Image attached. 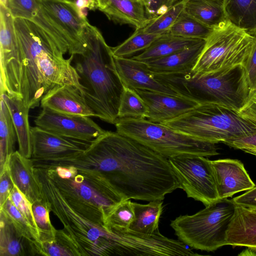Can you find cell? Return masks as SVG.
<instances>
[{
    "label": "cell",
    "instance_id": "cell-1",
    "mask_svg": "<svg viewBox=\"0 0 256 256\" xmlns=\"http://www.w3.org/2000/svg\"><path fill=\"white\" fill-rule=\"evenodd\" d=\"M43 164L96 171L124 200H163L180 188L167 158L117 132L106 131L78 156Z\"/></svg>",
    "mask_w": 256,
    "mask_h": 256
},
{
    "label": "cell",
    "instance_id": "cell-2",
    "mask_svg": "<svg viewBox=\"0 0 256 256\" xmlns=\"http://www.w3.org/2000/svg\"><path fill=\"white\" fill-rule=\"evenodd\" d=\"M22 72L20 96L24 104L34 108L53 88L70 84L80 92L82 86L72 62L74 55L65 59L44 34L29 20L14 18Z\"/></svg>",
    "mask_w": 256,
    "mask_h": 256
},
{
    "label": "cell",
    "instance_id": "cell-3",
    "mask_svg": "<svg viewBox=\"0 0 256 256\" xmlns=\"http://www.w3.org/2000/svg\"><path fill=\"white\" fill-rule=\"evenodd\" d=\"M84 38V52L74 56V67L82 86L80 94L96 117L114 124L124 86L118 74L112 47L100 30L89 22Z\"/></svg>",
    "mask_w": 256,
    "mask_h": 256
},
{
    "label": "cell",
    "instance_id": "cell-4",
    "mask_svg": "<svg viewBox=\"0 0 256 256\" xmlns=\"http://www.w3.org/2000/svg\"><path fill=\"white\" fill-rule=\"evenodd\" d=\"M158 82L178 96L199 104L222 105L238 112L251 91L246 70L240 65L210 73H153Z\"/></svg>",
    "mask_w": 256,
    "mask_h": 256
},
{
    "label": "cell",
    "instance_id": "cell-5",
    "mask_svg": "<svg viewBox=\"0 0 256 256\" xmlns=\"http://www.w3.org/2000/svg\"><path fill=\"white\" fill-rule=\"evenodd\" d=\"M34 172L42 200L64 226L56 232L68 242L74 256L113 255L112 231L74 209L43 169L34 168Z\"/></svg>",
    "mask_w": 256,
    "mask_h": 256
},
{
    "label": "cell",
    "instance_id": "cell-6",
    "mask_svg": "<svg viewBox=\"0 0 256 256\" xmlns=\"http://www.w3.org/2000/svg\"><path fill=\"white\" fill-rule=\"evenodd\" d=\"M70 166V174L65 178L59 176L54 168H41L74 209L91 222L106 227V218L124 199L98 172Z\"/></svg>",
    "mask_w": 256,
    "mask_h": 256
},
{
    "label": "cell",
    "instance_id": "cell-7",
    "mask_svg": "<svg viewBox=\"0 0 256 256\" xmlns=\"http://www.w3.org/2000/svg\"><path fill=\"white\" fill-rule=\"evenodd\" d=\"M116 132L168 158L218 154L216 144L206 142L146 118H118Z\"/></svg>",
    "mask_w": 256,
    "mask_h": 256
},
{
    "label": "cell",
    "instance_id": "cell-8",
    "mask_svg": "<svg viewBox=\"0 0 256 256\" xmlns=\"http://www.w3.org/2000/svg\"><path fill=\"white\" fill-rule=\"evenodd\" d=\"M160 124L197 138L218 143L256 131V123L234 110L212 103L198 104L187 112Z\"/></svg>",
    "mask_w": 256,
    "mask_h": 256
},
{
    "label": "cell",
    "instance_id": "cell-9",
    "mask_svg": "<svg viewBox=\"0 0 256 256\" xmlns=\"http://www.w3.org/2000/svg\"><path fill=\"white\" fill-rule=\"evenodd\" d=\"M236 206L232 199H218L194 214L176 218L170 226L178 240L187 246L214 251L227 245L226 232Z\"/></svg>",
    "mask_w": 256,
    "mask_h": 256
},
{
    "label": "cell",
    "instance_id": "cell-10",
    "mask_svg": "<svg viewBox=\"0 0 256 256\" xmlns=\"http://www.w3.org/2000/svg\"><path fill=\"white\" fill-rule=\"evenodd\" d=\"M256 36L228 22L214 29L192 71L204 74L245 65L256 44Z\"/></svg>",
    "mask_w": 256,
    "mask_h": 256
},
{
    "label": "cell",
    "instance_id": "cell-11",
    "mask_svg": "<svg viewBox=\"0 0 256 256\" xmlns=\"http://www.w3.org/2000/svg\"><path fill=\"white\" fill-rule=\"evenodd\" d=\"M169 163L188 198L208 206L219 198L211 160L202 156H180L168 158Z\"/></svg>",
    "mask_w": 256,
    "mask_h": 256
},
{
    "label": "cell",
    "instance_id": "cell-12",
    "mask_svg": "<svg viewBox=\"0 0 256 256\" xmlns=\"http://www.w3.org/2000/svg\"><path fill=\"white\" fill-rule=\"evenodd\" d=\"M14 22L8 8L0 3V94L20 98L22 64Z\"/></svg>",
    "mask_w": 256,
    "mask_h": 256
},
{
    "label": "cell",
    "instance_id": "cell-13",
    "mask_svg": "<svg viewBox=\"0 0 256 256\" xmlns=\"http://www.w3.org/2000/svg\"><path fill=\"white\" fill-rule=\"evenodd\" d=\"M44 8L66 38L70 47L69 54H82L86 43L84 30L88 22L72 0H40Z\"/></svg>",
    "mask_w": 256,
    "mask_h": 256
},
{
    "label": "cell",
    "instance_id": "cell-14",
    "mask_svg": "<svg viewBox=\"0 0 256 256\" xmlns=\"http://www.w3.org/2000/svg\"><path fill=\"white\" fill-rule=\"evenodd\" d=\"M34 124L60 136L89 142L106 131L89 116L64 114L45 108L36 118Z\"/></svg>",
    "mask_w": 256,
    "mask_h": 256
},
{
    "label": "cell",
    "instance_id": "cell-15",
    "mask_svg": "<svg viewBox=\"0 0 256 256\" xmlns=\"http://www.w3.org/2000/svg\"><path fill=\"white\" fill-rule=\"evenodd\" d=\"M32 155L34 160H60L78 156L90 142L62 136L35 126L31 128Z\"/></svg>",
    "mask_w": 256,
    "mask_h": 256
},
{
    "label": "cell",
    "instance_id": "cell-16",
    "mask_svg": "<svg viewBox=\"0 0 256 256\" xmlns=\"http://www.w3.org/2000/svg\"><path fill=\"white\" fill-rule=\"evenodd\" d=\"M211 164L220 199L228 198L235 194L255 186L240 161L220 159L211 160Z\"/></svg>",
    "mask_w": 256,
    "mask_h": 256
},
{
    "label": "cell",
    "instance_id": "cell-17",
    "mask_svg": "<svg viewBox=\"0 0 256 256\" xmlns=\"http://www.w3.org/2000/svg\"><path fill=\"white\" fill-rule=\"evenodd\" d=\"M136 90L148 106L146 118L152 122L161 123L176 118L199 104L179 96L146 90Z\"/></svg>",
    "mask_w": 256,
    "mask_h": 256
},
{
    "label": "cell",
    "instance_id": "cell-18",
    "mask_svg": "<svg viewBox=\"0 0 256 256\" xmlns=\"http://www.w3.org/2000/svg\"><path fill=\"white\" fill-rule=\"evenodd\" d=\"M118 74L124 86L135 90H146L178 96L156 80L144 62L128 58L114 57Z\"/></svg>",
    "mask_w": 256,
    "mask_h": 256
},
{
    "label": "cell",
    "instance_id": "cell-19",
    "mask_svg": "<svg viewBox=\"0 0 256 256\" xmlns=\"http://www.w3.org/2000/svg\"><path fill=\"white\" fill-rule=\"evenodd\" d=\"M42 108L69 115L95 116L80 90L70 84L56 86L42 98Z\"/></svg>",
    "mask_w": 256,
    "mask_h": 256
},
{
    "label": "cell",
    "instance_id": "cell-20",
    "mask_svg": "<svg viewBox=\"0 0 256 256\" xmlns=\"http://www.w3.org/2000/svg\"><path fill=\"white\" fill-rule=\"evenodd\" d=\"M42 255V245L24 236L0 210V256Z\"/></svg>",
    "mask_w": 256,
    "mask_h": 256
},
{
    "label": "cell",
    "instance_id": "cell-21",
    "mask_svg": "<svg viewBox=\"0 0 256 256\" xmlns=\"http://www.w3.org/2000/svg\"><path fill=\"white\" fill-rule=\"evenodd\" d=\"M8 164L14 184L29 201L33 204L42 200L41 190L32 158L22 156L17 150L10 155Z\"/></svg>",
    "mask_w": 256,
    "mask_h": 256
},
{
    "label": "cell",
    "instance_id": "cell-22",
    "mask_svg": "<svg viewBox=\"0 0 256 256\" xmlns=\"http://www.w3.org/2000/svg\"><path fill=\"white\" fill-rule=\"evenodd\" d=\"M226 240L227 245L256 249V210L236 205Z\"/></svg>",
    "mask_w": 256,
    "mask_h": 256
},
{
    "label": "cell",
    "instance_id": "cell-23",
    "mask_svg": "<svg viewBox=\"0 0 256 256\" xmlns=\"http://www.w3.org/2000/svg\"><path fill=\"white\" fill-rule=\"evenodd\" d=\"M98 10L108 18L120 24H128L136 29L144 28L150 22L144 5L136 0H106Z\"/></svg>",
    "mask_w": 256,
    "mask_h": 256
},
{
    "label": "cell",
    "instance_id": "cell-24",
    "mask_svg": "<svg viewBox=\"0 0 256 256\" xmlns=\"http://www.w3.org/2000/svg\"><path fill=\"white\" fill-rule=\"evenodd\" d=\"M206 40L168 56L145 62L154 74H170L191 71L204 47Z\"/></svg>",
    "mask_w": 256,
    "mask_h": 256
},
{
    "label": "cell",
    "instance_id": "cell-25",
    "mask_svg": "<svg viewBox=\"0 0 256 256\" xmlns=\"http://www.w3.org/2000/svg\"><path fill=\"white\" fill-rule=\"evenodd\" d=\"M0 98L6 104L12 120L18 144V152L24 156L31 158L32 143L31 127L28 122L30 108L20 97L0 94Z\"/></svg>",
    "mask_w": 256,
    "mask_h": 256
},
{
    "label": "cell",
    "instance_id": "cell-26",
    "mask_svg": "<svg viewBox=\"0 0 256 256\" xmlns=\"http://www.w3.org/2000/svg\"><path fill=\"white\" fill-rule=\"evenodd\" d=\"M202 40L185 38L166 32L160 34L141 54L132 58L142 62H149L189 48Z\"/></svg>",
    "mask_w": 256,
    "mask_h": 256
},
{
    "label": "cell",
    "instance_id": "cell-27",
    "mask_svg": "<svg viewBox=\"0 0 256 256\" xmlns=\"http://www.w3.org/2000/svg\"><path fill=\"white\" fill-rule=\"evenodd\" d=\"M223 8L229 23L256 36V0H224Z\"/></svg>",
    "mask_w": 256,
    "mask_h": 256
},
{
    "label": "cell",
    "instance_id": "cell-28",
    "mask_svg": "<svg viewBox=\"0 0 256 256\" xmlns=\"http://www.w3.org/2000/svg\"><path fill=\"white\" fill-rule=\"evenodd\" d=\"M162 200L150 201L147 204L132 202L134 218L128 230L136 232L152 235L158 230L160 218L162 212Z\"/></svg>",
    "mask_w": 256,
    "mask_h": 256
},
{
    "label": "cell",
    "instance_id": "cell-29",
    "mask_svg": "<svg viewBox=\"0 0 256 256\" xmlns=\"http://www.w3.org/2000/svg\"><path fill=\"white\" fill-rule=\"evenodd\" d=\"M184 10L204 25L214 29L228 22L223 6L206 0H186Z\"/></svg>",
    "mask_w": 256,
    "mask_h": 256
},
{
    "label": "cell",
    "instance_id": "cell-30",
    "mask_svg": "<svg viewBox=\"0 0 256 256\" xmlns=\"http://www.w3.org/2000/svg\"><path fill=\"white\" fill-rule=\"evenodd\" d=\"M0 172L8 166L10 155L15 151L17 136L10 110L4 102H0Z\"/></svg>",
    "mask_w": 256,
    "mask_h": 256
},
{
    "label": "cell",
    "instance_id": "cell-31",
    "mask_svg": "<svg viewBox=\"0 0 256 256\" xmlns=\"http://www.w3.org/2000/svg\"><path fill=\"white\" fill-rule=\"evenodd\" d=\"M214 30L198 21L184 10L167 32L185 38L206 40Z\"/></svg>",
    "mask_w": 256,
    "mask_h": 256
},
{
    "label": "cell",
    "instance_id": "cell-32",
    "mask_svg": "<svg viewBox=\"0 0 256 256\" xmlns=\"http://www.w3.org/2000/svg\"><path fill=\"white\" fill-rule=\"evenodd\" d=\"M160 35L148 33L142 28L136 29L134 32L123 42L112 48L113 56L116 58H128L137 52L144 51Z\"/></svg>",
    "mask_w": 256,
    "mask_h": 256
},
{
    "label": "cell",
    "instance_id": "cell-33",
    "mask_svg": "<svg viewBox=\"0 0 256 256\" xmlns=\"http://www.w3.org/2000/svg\"><path fill=\"white\" fill-rule=\"evenodd\" d=\"M148 113V106L137 92L124 86L118 118H146Z\"/></svg>",
    "mask_w": 256,
    "mask_h": 256
},
{
    "label": "cell",
    "instance_id": "cell-34",
    "mask_svg": "<svg viewBox=\"0 0 256 256\" xmlns=\"http://www.w3.org/2000/svg\"><path fill=\"white\" fill-rule=\"evenodd\" d=\"M186 0H180L164 14L150 20L142 28L148 33L161 34L167 32L184 10Z\"/></svg>",
    "mask_w": 256,
    "mask_h": 256
},
{
    "label": "cell",
    "instance_id": "cell-35",
    "mask_svg": "<svg viewBox=\"0 0 256 256\" xmlns=\"http://www.w3.org/2000/svg\"><path fill=\"white\" fill-rule=\"evenodd\" d=\"M32 209L41 243L56 238V230L50 218V212L43 200L32 204Z\"/></svg>",
    "mask_w": 256,
    "mask_h": 256
},
{
    "label": "cell",
    "instance_id": "cell-36",
    "mask_svg": "<svg viewBox=\"0 0 256 256\" xmlns=\"http://www.w3.org/2000/svg\"><path fill=\"white\" fill-rule=\"evenodd\" d=\"M134 218V212L130 200H123L116 205L108 216L105 226L108 229H128Z\"/></svg>",
    "mask_w": 256,
    "mask_h": 256
},
{
    "label": "cell",
    "instance_id": "cell-37",
    "mask_svg": "<svg viewBox=\"0 0 256 256\" xmlns=\"http://www.w3.org/2000/svg\"><path fill=\"white\" fill-rule=\"evenodd\" d=\"M0 210H3L7 214L16 228L24 236L42 244L38 233L19 212L10 198L5 202Z\"/></svg>",
    "mask_w": 256,
    "mask_h": 256
},
{
    "label": "cell",
    "instance_id": "cell-38",
    "mask_svg": "<svg viewBox=\"0 0 256 256\" xmlns=\"http://www.w3.org/2000/svg\"><path fill=\"white\" fill-rule=\"evenodd\" d=\"M40 4V0H6V6L14 18L29 20Z\"/></svg>",
    "mask_w": 256,
    "mask_h": 256
},
{
    "label": "cell",
    "instance_id": "cell-39",
    "mask_svg": "<svg viewBox=\"0 0 256 256\" xmlns=\"http://www.w3.org/2000/svg\"><path fill=\"white\" fill-rule=\"evenodd\" d=\"M9 198L19 212L26 218L31 226L38 233L33 214L32 204L15 185Z\"/></svg>",
    "mask_w": 256,
    "mask_h": 256
},
{
    "label": "cell",
    "instance_id": "cell-40",
    "mask_svg": "<svg viewBox=\"0 0 256 256\" xmlns=\"http://www.w3.org/2000/svg\"><path fill=\"white\" fill-rule=\"evenodd\" d=\"M42 255L50 256H74L68 241L56 233V238L42 243Z\"/></svg>",
    "mask_w": 256,
    "mask_h": 256
},
{
    "label": "cell",
    "instance_id": "cell-41",
    "mask_svg": "<svg viewBox=\"0 0 256 256\" xmlns=\"http://www.w3.org/2000/svg\"><path fill=\"white\" fill-rule=\"evenodd\" d=\"M180 0H146L144 5L149 20L165 13L170 8Z\"/></svg>",
    "mask_w": 256,
    "mask_h": 256
},
{
    "label": "cell",
    "instance_id": "cell-42",
    "mask_svg": "<svg viewBox=\"0 0 256 256\" xmlns=\"http://www.w3.org/2000/svg\"><path fill=\"white\" fill-rule=\"evenodd\" d=\"M224 144L244 151L256 150V131L230 139Z\"/></svg>",
    "mask_w": 256,
    "mask_h": 256
},
{
    "label": "cell",
    "instance_id": "cell-43",
    "mask_svg": "<svg viewBox=\"0 0 256 256\" xmlns=\"http://www.w3.org/2000/svg\"><path fill=\"white\" fill-rule=\"evenodd\" d=\"M14 186L8 166L0 172V209L9 198Z\"/></svg>",
    "mask_w": 256,
    "mask_h": 256
},
{
    "label": "cell",
    "instance_id": "cell-44",
    "mask_svg": "<svg viewBox=\"0 0 256 256\" xmlns=\"http://www.w3.org/2000/svg\"><path fill=\"white\" fill-rule=\"evenodd\" d=\"M238 112L243 118L256 123V88L250 91L246 102Z\"/></svg>",
    "mask_w": 256,
    "mask_h": 256
},
{
    "label": "cell",
    "instance_id": "cell-45",
    "mask_svg": "<svg viewBox=\"0 0 256 256\" xmlns=\"http://www.w3.org/2000/svg\"><path fill=\"white\" fill-rule=\"evenodd\" d=\"M251 90L256 88V42L244 65Z\"/></svg>",
    "mask_w": 256,
    "mask_h": 256
},
{
    "label": "cell",
    "instance_id": "cell-46",
    "mask_svg": "<svg viewBox=\"0 0 256 256\" xmlns=\"http://www.w3.org/2000/svg\"><path fill=\"white\" fill-rule=\"evenodd\" d=\"M232 200L237 206L256 210V186Z\"/></svg>",
    "mask_w": 256,
    "mask_h": 256
},
{
    "label": "cell",
    "instance_id": "cell-47",
    "mask_svg": "<svg viewBox=\"0 0 256 256\" xmlns=\"http://www.w3.org/2000/svg\"><path fill=\"white\" fill-rule=\"evenodd\" d=\"M76 6L83 13L84 8H88L90 10L96 9V6L93 0H76L74 1Z\"/></svg>",
    "mask_w": 256,
    "mask_h": 256
},
{
    "label": "cell",
    "instance_id": "cell-48",
    "mask_svg": "<svg viewBox=\"0 0 256 256\" xmlns=\"http://www.w3.org/2000/svg\"><path fill=\"white\" fill-rule=\"evenodd\" d=\"M96 6V9H98L100 7L102 6L106 0H93Z\"/></svg>",
    "mask_w": 256,
    "mask_h": 256
},
{
    "label": "cell",
    "instance_id": "cell-49",
    "mask_svg": "<svg viewBox=\"0 0 256 256\" xmlns=\"http://www.w3.org/2000/svg\"><path fill=\"white\" fill-rule=\"evenodd\" d=\"M223 6L224 0H206Z\"/></svg>",
    "mask_w": 256,
    "mask_h": 256
},
{
    "label": "cell",
    "instance_id": "cell-50",
    "mask_svg": "<svg viewBox=\"0 0 256 256\" xmlns=\"http://www.w3.org/2000/svg\"><path fill=\"white\" fill-rule=\"evenodd\" d=\"M140 2H141L142 4L144 5L145 3H146V0H136Z\"/></svg>",
    "mask_w": 256,
    "mask_h": 256
}]
</instances>
